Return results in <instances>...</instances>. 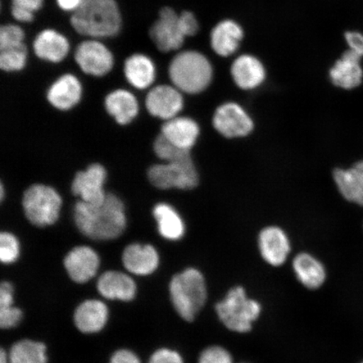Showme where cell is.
<instances>
[{
    "instance_id": "cell-4",
    "label": "cell",
    "mask_w": 363,
    "mask_h": 363,
    "mask_svg": "<svg viewBox=\"0 0 363 363\" xmlns=\"http://www.w3.org/2000/svg\"><path fill=\"white\" fill-rule=\"evenodd\" d=\"M216 312L227 329L237 333H247L260 317L262 306L259 302L247 296L242 286H237L217 303Z\"/></svg>"
},
{
    "instance_id": "cell-27",
    "label": "cell",
    "mask_w": 363,
    "mask_h": 363,
    "mask_svg": "<svg viewBox=\"0 0 363 363\" xmlns=\"http://www.w3.org/2000/svg\"><path fill=\"white\" fill-rule=\"evenodd\" d=\"M124 72L127 81L138 89H147L156 79V67L144 54H134L126 59Z\"/></svg>"
},
{
    "instance_id": "cell-28",
    "label": "cell",
    "mask_w": 363,
    "mask_h": 363,
    "mask_svg": "<svg viewBox=\"0 0 363 363\" xmlns=\"http://www.w3.org/2000/svg\"><path fill=\"white\" fill-rule=\"evenodd\" d=\"M152 214L157 223L161 237L169 240H178L184 237L185 225L179 213L170 204L159 203L153 208Z\"/></svg>"
},
{
    "instance_id": "cell-18",
    "label": "cell",
    "mask_w": 363,
    "mask_h": 363,
    "mask_svg": "<svg viewBox=\"0 0 363 363\" xmlns=\"http://www.w3.org/2000/svg\"><path fill=\"white\" fill-rule=\"evenodd\" d=\"M83 88L74 75L67 74L50 86L47 98L52 106L59 111L71 110L80 101Z\"/></svg>"
},
{
    "instance_id": "cell-42",
    "label": "cell",
    "mask_w": 363,
    "mask_h": 363,
    "mask_svg": "<svg viewBox=\"0 0 363 363\" xmlns=\"http://www.w3.org/2000/svg\"><path fill=\"white\" fill-rule=\"evenodd\" d=\"M0 363H9L7 353L4 352V349H1V351H0Z\"/></svg>"
},
{
    "instance_id": "cell-16",
    "label": "cell",
    "mask_w": 363,
    "mask_h": 363,
    "mask_svg": "<svg viewBox=\"0 0 363 363\" xmlns=\"http://www.w3.org/2000/svg\"><path fill=\"white\" fill-rule=\"evenodd\" d=\"M159 255L152 245L130 244L122 254V262L127 271L138 276L153 274L159 265Z\"/></svg>"
},
{
    "instance_id": "cell-5",
    "label": "cell",
    "mask_w": 363,
    "mask_h": 363,
    "mask_svg": "<svg viewBox=\"0 0 363 363\" xmlns=\"http://www.w3.org/2000/svg\"><path fill=\"white\" fill-rule=\"evenodd\" d=\"M169 76L181 92L195 94L201 93L210 85L213 69L210 61L203 54L187 51L172 59Z\"/></svg>"
},
{
    "instance_id": "cell-12",
    "label": "cell",
    "mask_w": 363,
    "mask_h": 363,
    "mask_svg": "<svg viewBox=\"0 0 363 363\" xmlns=\"http://www.w3.org/2000/svg\"><path fill=\"white\" fill-rule=\"evenodd\" d=\"M146 107L152 116L167 121L178 116L183 110L184 98L176 87L159 85L148 93Z\"/></svg>"
},
{
    "instance_id": "cell-11",
    "label": "cell",
    "mask_w": 363,
    "mask_h": 363,
    "mask_svg": "<svg viewBox=\"0 0 363 363\" xmlns=\"http://www.w3.org/2000/svg\"><path fill=\"white\" fill-rule=\"evenodd\" d=\"M75 60L86 74L102 77L108 74L113 66L111 52L98 40L82 43L75 52Z\"/></svg>"
},
{
    "instance_id": "cell-31",
    "label": "cell",
    "mask_w": 363,
    "mask_h": 363,
    "mask_svg": "<svg viewBox=\"0 0 363 363\" xmlns=\"http://www.w3.org/2000/svg\"><path fill=\"white\" fill-rule=\"evenodd\" d=\"M153 150L157 157L165 162H179L192 157L190 151L175 146L162 134L158 135L154 140Z\"/></svg>"
},
{
    "instance_id": "cell-22",
    "label": "cell",
    "mask_w": 363,
    "mask_h": 363,
    "mask_svg": "<svg viewBox=\"0 0 363 363\" xmlns=\"http://www.w3.org/2000/svg\"><path fill=\"white\" fill-rule=\"evenodd\" d=\"M230 72L235 84L246 90L259 87L266 78L262 63L251 55H242L235 59Z\"/></svg>"
},
{
    "instance_id": "cell-29",
    "label": "cell",
    "mask_w": 363,
    "mask_h": 363,
    "mask_svg": "<svg viewBox=\"0 0 363 363\" xmlns=\"http://www.w3.org/2000/svg\"><path fill=\"white\" fill-rule=\"evenodd\" d=\"M9 363H48L47 347L33 340H21L9 352Z\"/></svg>"
},
{
    "instance_id": "cell-36",
    "label": "cell",
    "mask_w": 363,
    "mask_h": 363,
    "mask_svg": "<svg viewBox=\"0 0 363 363\" xmlns=\"http://www.w3.org/2000/svg\"><path fill=\"white\" fill-rule=\"evenodd\" d=\"M199 363H233V358L225 348L212 346L201 352Z\"/></svg>"
},
{
    "instance_id": "cell-23",
    "label": "cell",
    "mask_w": 363,
    "mask_h": 363,
    "mask_svg": "<svg viewBox=\"0 0 363 363\" xmlns=\"http://www.w3.org/2000/svg\"><path fill=\"white\" fill-rule=\"evenodd\" d=\"M33 48L35 55L40 59L56 63L62 62L67 57L70 45L65 35L48 29L36 35Z\"/></svg>"
},
{
    "instance_id": "cell-8",
    "label": "cell",
    "mask_w": 363,
    "mask_h": 363,
    "mask_svg": "<svg viewBox=\"0 0 363 363\" xmlns=\"http://www.w3.org/2000/svg\"><path fill=\"white\" fill-rule=\"evenodd\" d=\"M213 125L226 138H239L248 135L254 129L251 117L244 108L234 102L221 104L213 116Z\"/></svg>"
},
{
    "instance_id": "cell-26",
    "label": "cell",
    "mask_w": 363,
    "mask_h": 363,
    "mask_svg": "<svg viewBox=\"0 0 363 363\" xmlns=\"http://www.w3.org/2000/svg\"><path fill=\"white\" fill-rule=\"evenodd\" d=\"M293 269L299 282L308 289H319L325 283V267L311 254H298L293 261Z\"/></svg>"
},
{
    "instance_id": "cell-21",
    "label": "cell",
    "mask_w": 363,
    "mask_h": 363,
    "mask_svg": "<svg viewBox=\"0 0 363 363\" xmlns=\"http://www.w3.org/2000/svg\"><path fill=\"white\" fill-rule=\"evenodd\" d=\"M201 129L196 121L189 117H175L164 122L161 134L175 146L190 151L196 144Z\"/></svg>"
},
{
    "instance_id": "cell-7",
    "label": "cell",
    "mask_w": 363,
    "mask_h": 363,
    "mask_svg": "<svg viewBox=\"0 0 363 363\" xmlns=\"http://www.w3.org/2000/svg\"><path fill=\"white\" fill-rule=\"evenodd\" d=\"M147 177L154 187L162 190L193 189L197 187L199 182V174L192 157L179 162L153 165L148 169Z\"/></svg>"
},
{
    "instance_id": "cell-1",
    "label": "cell",
    "mask_w": 363,
    "mask_h": 363,
    "mask_svg": "<svg viewBox=\"0 0 363 363\" xmlns=\"http://www.w3.org/2000/svg\"><path fill=\"white\" fill-rule=\"evenodd\" d=\"M74 218L80 233L92 240L116 239L126 228L124 203L111 193H107L104 202L98 206L79 201L74 206Z\"/></svg>"
},
{
    "instance_id": "cell-35",
    "label": "cell",
    "mask_w": 363,
    "mask_h": 363,
    "mask_svg": "<svg viewBox=\"0 0 363 363\" xmlns=\"http://www.w3.org/2000/svg\"><path fill=\"white\" fill-rule=\"evenodd\" d=\"M25 33L20 26H3L0 29V50L19 47L24 44Z\"/></svg>"
},
{
    "instance_id": "cell-20",
    "label": "cell",
    "mask_w": 363,
    "mask_h": 363,
    "mask_svg": "<svg viewBox=\"0 0 363 363\" xmlns=\"http://www.w3.org/2000/svg\"><path fill=\"white\" fill-rule=\"evenodd\" d=\"M333 179L340 194L346 201L363 207V160L349 169H335Z\"/></svg>"
},
{
    "instance_id": "cell-10",
    "label": "cell",
    "mask_w": 363,
    "mask_h": 363,
    "mask_svg": "<svg viewBox=\"0 0 363 363\" xmlns=\"http://www.w3.org/2000/svg\"><path fill=\"white\" fill-rule=\"evenodd\" d=\"M107 172L101 163H93L87 169L77 172L72 182V194L81 201L98 206L104 202L107 193L104 191Z\"/></svg>"
},
{
    "instance_id": "cell-13",
    "label": "cell",
    "mask_w": 363,
    "mask_h": 363,
    "mask_svg": "<svg viewBox=\"0 0 363 363\" xmlns=\"http://www.w3.org/2000/svg\"><path fill=\"white\" fill-rule=\"evenodd\" d=\"M63 264L68 276L74 282L84 284L97 274L101 260L94 250L80 246L72 248L67 254Z\"/></svg>"
},
{
    "instance_id": "cell-14",
    "label": "cell",
    "mask_w": 363,
    "mask_h": 363,
    "mask_svg": "<svg viewBox=\"0 0 363 363\" xmlns=\"http://www.w3.org/2000/svg\"><path fill=\"white\" fill-rule=\"evenodd\" d=\"M261 256L274 267L284 264L290 253V242L284 231L277 226L263 229L258 238Z\"/></svg>"
},
{
    "instance_id": "cell-3",
    "label": "cell",
    "mask_w": 363,
    "mask_h": 363,
    "mask_svg": "<svg viewBox=\"0 0 363 363\" xmlns=\"http://www.w3.org/2000/svg\"><path fill=\"white\" fill-rule=\"evenodd\" d=\"M169 294L172 306L182 319L193 321L207 301L206 279L196 269H185L172 277Z\"/></svg>"
},
{
    "instance_id": "cell-6",
    "label": "cell",
    "mask_w": 363,
    "mask_h": 363,
    "mask_svg": "<svg viewBox=\"0 0 363 363\" xmlns=\"http://www.w3.org/2000/svg\"><path fill=\"white\" fill-rule=\"evenodd\" d=\"M62 198L55 189L35 184L23 194L22 207L26 219L38 227L55 224L60 216Z\"/></svg>"
},
{
    "instance_id": "cell-24",
    "label": "cell",
    "mask_w": 363,
    "mask_h": 363,
    "mask_svg": "<svg viewBox=\"0 0 363 363\" xmlns=\"http://www.w3.org/2000/svg\"><path fill=\"white\" fill-rule=\"evenodd\" d=\"M243 38V30L237 22L225 20L213 29L211 43L213 50L220 57H229L238 51Z\"/></svg>"
},
{
    "instance_id": "cell-43",
    "label": "cell",
    "mask_w": 363,
    "mask_h": 363,
    "mask_svg": "<svg viewBox=\"0 0 363 363\" xmlns=\"http://www.w3.org/2000/svg\"><path fill=\"white\" fill-rule=\"evenodd\" d=\"M4 184L1 183V185H0V199H1V201H4Z\"/></svg>"
},
{
    "instance_id": "cell-2",
    "label": "cell",
    "mask_w": 363,
    "mask_h": 363,
    "mask_svg": "<svg viewBox=\"0 0 363 363\" xmlns=\"http://www.w3.org/2000/svg\"><path fill=\"white\" fill-rule=\"evenodd\" d=\"M71 24L81 35L113 38L121 28L119 7L115 0H84L72 13Z\"/></svg>"
},
{
    "instance_id": "cell-9",
    "label": "cell",
    "mask_w": 363,
    "mask_h": 363,
    "mask_svg": "<svg viewBox=\"0 0 363 363\" xmlns=\"http://www.w3.org/2000/svg\"><path fill=\"white\" fill-rule=\"evenodd\" d=\"M150 36L159 51L169 52L179 49L186 38L181 28L179 15L170 7L162 8L150 29Z\"/></svg>"
},
{
    "instance_id": "cell-32",
    "label": "cell",
    "mask_w": 363,
    "mask_h": 363,
    "mask_svg": "<svg viewBox=\"0 0 363 363\" xmlns=\"http://www.w3.org/2000/svg\"><path fill=\"white\" fill-rule=\"evenodd\" d=\"M0 67L6 72L21 71L26 65L27 48L25 44L19 47L0 50Z\"/></svg>"
},
{
    "instance_id": "cell-41",
    "label": "cell",
    "mask_w": 363,
    "mask_h": 363,
    "mask_svg": "<svg viewBox=\"0 0 363 363\" xmlns=\"http://www.w3.org/2000/svg\"><path fill=\"white\" fill-rule=\"evenodd\" d=\"M84 0H57L58 6L65 11H75Z\"/></svg>"
},
{
    "instance_id": "cell-38",
    "label": "cell",
    "mask_w": 363,
    "mask_h": 363,
    "mask_svg": "<svg viewBox=\"0 0 363 363\" xmlns=\"http://www.w3.org/2000/svg\"><path fill=\"white\" fill-rule=\"evenodd\" d=\"M179 22L182 30L186 38L196 35L199 30V23L193 13L184 11L179 15Z\"/></svg>"
},
{
    "instance_id": "cell-40",
    "label": "cell",
    "mask_w": 363,
    "mask_h": 363,
    "mask_svg": "<svg viewBox=\"0 0 363 363\" xmlns=\"http://www.w3.org/2000/svg\"><path fill=\"white\" fill-rule=\"evenodd\" d=\"M110 363H142L133 352L121 349L113 354Z\"/></svg>"
},
{
    "instance_id": "cell-44",
    "label": "cell",
    "mask_w": 363,
    "mask_h": 363,
    "mask_svg": "<svg viewBox=\"0 0 363 363\" xmlns=\"http://www.w3.org/2000/svg\"><path fill=\"white\" fill-rule=\"evenodd\" d=\"M362 363H363V362Z\"/></svg>"
},
{
    "instance_id": "cell-17",
    "label": "cell",
    "mask_w": 363,
    "mask_h": 363,
    "mask_svg": "<svg viewBox=\"0 0 363 363\" xmlns=\"http://www.w3.org/2000/svg\"><path fill=\"white\" fill-rule=\"evenodd\" d=\"M97 289L104 298L124 302L133 301L138 290L135 281L119 271L104 272L97 281Z\"/></svg>"
},
{
    "instance_id": "cell-19",
    "label": "cell",
    "mask_w": 363,
    "mask_h": 363,
    "mask_svg": "<svg viewBox=\"0 0 363 363\" xmlns=\"http://www.w3.org/2000/svg\"><path fill=\"white\" fill-rule=\"evenodd\" d=\"M76 328L85 334L101 331L108 319V308L106 303L97 299H88L77 307L74 312Z\"/></svg>"
},
{
    "instance_id": "cell-34",
    "label": "cell",
    "mask_w": 363,
    "mask_h": 363,
    "mask_svg": "<svg viewBox=\"0 0 363 363\" xmlns=\"http://www.w3.org/2000/svg\"><path fill=\"white\" fill-rule=\"evenodd\" d=\"M43 4V0H12L11 13L18 21L31 22Z\"/></svg>"
},
{
    "instance_id": "cell-33",
    "label": "cell",
    "mask_w": 363,
    "mask_h": 363,
    "mask_svg": "<svg viewBox=\"0 0 363 363\" xmlns=\"http://www.w3.org/2000/svg\"><path fill=\"white\" fill-rule=\"evenodd\" d=\"M21 247L16 235L3 231L0 234V260L4 264H11L20 257Z\"/></svg>"
},
{
    "instance_id": "cell-37",
    "label": "cell",
    "mask_w": 363,
    "mask_h": 363,
    "mask_svg": "<svg viewBox=\"0 0 363 363\" xmlns=\"http://www.w3.org/2000/svg\"><path fill=\"white\" fill-rule=\"evenodd\" d=\"M148 363H184L183 357L178 352L169 348H162L150 357Z\"/></svg>"
},
{
    "instance_id": "cell-30",
    "label": "cell",
    "mask_w": 363,
    "mask_h": 363,
    "mask_svg": "<svg viewBox=\"0 0 363 363\" xmlns=\"http://www.w3.org/2000/svg\"><path fill=\"white\" fill-rule=\"evenodd\" d=\"M13 287L11 283L3 282L0 286V326L11 329L21 323L23 313L13 306Z\"/></svg>"
},
{
    "instance_id": "cell-15",
    "label": "cell",
    "mask_w": 363,
    "mask_h": 363,
    "mask_svg": "<svg viewBox=\"0 0 363 363\" xmlns=\"http://www.w3.org/2000/svg\"><path fill=\"white\" fill-rule=\"evenodd\" d=\"M361 59L351 50L345 52L330 71V78L333 84L347 90L360 86L363 80Z\"/></svg>"
},
{
    "instance_id": "cell-39",
    "label": "cell",
    "mask_w": 363,
    "mask_h": 363,
    "mask_svg": "<svg viewBox=\"0 0 363 363\" xmlns=\"http://www.w3.org/2000/svg\"><path fill=\"white\" fill-rule=\"evenodd\" d=\"M345 39L348 45L349 50L363 57V34L358 31H347L345 34Z\"/></svg>"
},
{
    "instance_id": "cell-25",
    "label": "cell",
    "mask_w": 363,
    "mask_h": 363,
    "mask_svg": "<svg viewBox=\"0 0 363 363\" xmlns=\"http://www.w3.org/2000/svg\"><path fill=\"white\" fill-rule=\"evenodd\" d=\"M104 106L107 112L121 125L130 124L139 112L138 99L125 89H116L108 94L104 101Z\"/></svg>"
}]
</instances>
